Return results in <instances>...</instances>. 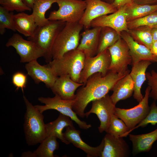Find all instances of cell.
<instances>
[{"mask_svg":"<svg viewBox=\"0 0 157 157\" xmlns=\"http://www.w3.org/2000/svg\"><path fill=\"white\" fill-rule=\"evenodd\" d=\"M143 26L151 28L157 27V10L143 17L127 22L129 29Z\"/></svg>","mask_w":157,"mask_h":157,"instance_id":"obj_32","label":"cell"},{"mask_svg":"<svg viewBox=\"0 0 157 157\" xmlns=\"http://www.w3.org/2000/svg\"><path fill=\"white\" fill-rule=\"evenodd\" d=\"M102 1L105 2L106 3L112 4L115 0H101Z\"/></svg>","mask_w":157,"mask_h":157,"instance_id":"obj_44","label":"cell"},{"mask_svg":"<svg viewBox=\"0 0 157 157\" xmlns=\"http://www.w3.org/2000/svg\"><path fill=\"white\" fill-rule=\"evenodd\" d=\"M151 88L148 86L145 91L142 99L137 106L130 109L116 108L114 114L122 120L130 130L123 137H126L129 132L144 119L147 115L150 110L148 101Z\"/></svg>","mask_w":157,"mask_h":157,"instance_id":"obj_7","label":"cell"},{"mask_svg":"<svg viewBox=\"0 0 157 157\" xmlns=\"http://www.w3.org/2000/svg\"><path fill=\"white\" fill-rule=\"evenodd\" d=\"M55 136L47 137L33 152V157H54L53 152L59 148V144Z\"/></svg>","mask_w":157,"mask_h":157,"instance_id":"obj_29","label":"cell"},{"mask_svg":"<svg viewBox=\"0 0 157 157\" xmlns=\"http://www.w3.org/2000/svg\"><path fill=\"white\" fill-rule=\"evenodd\" d=\"M149 124L154 126L157 124V106L155 101L151 104L150 112L146 117L131 130L129 133L136 129L140 127H144Z\"/></svg>","mask_w":157,"mask_h":157,"instance_id":"obj_35","label":"cell"},{"mask_svg":"<svg viewBox=\"0 0 157 157\" xmlns=\"http://www.w3.org/2000/svg\"><path fill=\"white\" fill-rule=\"evenodd\" d=\"M132 143V153L134 156L142 152L149 151L157 140V128L151 132L138 135L129 134Z\"/></svg>","mask_w":157,"mask_h":157,"instance_id":"obj_23","label":"cell"},{"mask_svg":"<svg viewBox=\"0 0 157 157\" xmlns=\"http://www.w3.org/2000/svg\"><path fill=\"white\" fill-rule=\"evenodd\" d=\"M59 8L51 11L48 19L66 22H79L86 8V4L83 0H56Z\"/></svg>","mask_w":157,"mask_h":157,"instance_id":"obj_8","label":"cell"},{"mask_svg":"<svg viewBox=\"0 0 157 157\" xmlns=\"http://www.w3.org/2000/svg\"><path fill=\"white\" fill-rule=\"evenodd\" d=\"M149 61H141L132 65L129 74L134 83V98L138 102L143 99L141 92L142 85L146 79V71L151 64Z\"/></svg>","mask_w":157,"mask_h":157,"instance_id":"obj_21","label":"cell"},{"mask_svg":"<svg viewBox=\"0 0 157 157\" xmlns=\"http://www.w3.org/2000/svg\"><path fill=\"white\" fill-rule=\"evenodd\" d=\"M151 33L153 41L157 40V27L152 28Z\"/></svg>","mask_w":157,"mask_h":157,"instance_id":"obj_42","label":"cell"},{"mask_svg":"<svg viewBox=\"0 0 157 157\" xmlns=\"http://www.w3.org/2000/svg\"><path fill=\"white\" fill-rule=\"evenodd\" d=\"M21 156V157H33V152H32L30 151L24 152L22 154Z\"/></svg>","mask_w":157,"mask_h":157,"instance_id":"obj_43","label":"cell"},{"mask_svg":"<svg viewBox=\"0 0 157 157\" xmlns=\"http://www.w3.org/2000/svg\"><path fill=\"white\" fill-rule=\"evenodd\" d=\"M26 106L24 129L26 142L28 146L40 143L46 137L45 124L42 113L36 109L24 95Z\"/></svg>","mask_w":157,"mask_h":157,"instance_id":"obj_3","label":"cell"},{"mask_svg":"<svg viewBox=\"0 0 157 157\" xmlns=\"http://www.w3.org/2000/svg\"><path fill=\"white\" fill-rule=\"evenodd\" d=\"M101 28L85 29L81 33V38L77 49L82 51L85 56L93 57L97 54Z\"/></svg>","mask_w":157,"mask_h":157,"instance_id":"obj_19","label":"cell"},{"mask_svg":"<svg viewBox=\"0 0 157 157\" xmlns=\"http://www.w3.org/2000/svg\"><path fill=\"white\" fill-rule=\"evenodd\" d=\"M0 4L10 12L15 10L22 12L31 11L32 9L28 7L23 0H0Z\"/></svg>","mask_w":157,"mask_h":157,"instance_id":"obj_34","label":"cell"},{"mask_svg":"<svg viewBox=\"0 0 157 157\" xmlns=\"http://www.w3.org/2000/svg\"><path fill=\"white\" fill-rule=\"evenodd\" d=\"M23 1L28 7L32 9L35 0H23Z\"/></svg>","mask_w":157,"mask_h":157,"instance_id":"obj_41","label":"cell"},{"mask_svg":"<svg viewBox=\"0 0 157 157\" xmlns=\"http://www.w3.org/2000/svg\"><path fill=\"white\" fill-rule=\"evenodd\" d=\"M66 23L61 21L50 20L45 25L38 26L33 36L27 38L43 50L44 53L43 57L47 63L53 60L51 50L53 43Z\"/></svg>","mask_w":157,"mask_h":157,"instance_id":"obj_5","label":"cell"},{"mask_svg":"<svg viewBox=\"0 0 157 157\" xmlns=\"http://www.w3.org/2000/svg\"><path fill=\"white\" fill-rule=\"evenodd\" d=\"M12 47L20 57L21 63H28L44 56V51L34 42L24 39L20 35L14 34L6 44Z\"/></svg>","mask_w":157,"mask_h":157,"instance_id":"obj_10","label":"cell"},{"mask_svg":"<svg viewBox=\"0 0 157 157\" xmlns=\"http://www.w3.org/2000/svg\"><path fill=\"white\" fill-rule=\"evenodd\" d=\"M54 3L56 0H35L32 14L37 26L44 25L49 22L48 18L45 17V13Z\"/></svg>","mask_w":157,"mask_h":157,"instance_id":"obj_27","label":"cell"},{"mask_svg":"<svg viewBox=\"0 0 157 157\" xmlns=\"http://www.w3.org/2000/svg\"><path fill=\"white\" fill-rule=\"evenodd\" d=\"M146 76L148 84L151 88L149 97L156 101H157V73L153 69L151 73L146 72Z\"/></svg>","mask_w":157,"mask_h":157,"instance_id":"obj_36","label":"cell"},{"mask_svg":"<svg viewBox=\"0 0 157 157\" xmlns=\"http://www.w3.org/2000/svg\"><path fill=\"white\" fill-rule=\"evenodd\" d=\"M121 37L115 30L109 27H101L97 54L113 45Z\"/></svg>","mask_w":157,"mask_h":157,"instance_id":"obj_28","label":"cell"},{"mask_svg":"<svg viewBox=\"0 0 157 157\" xmlns=\"http://www.w3.org/2000/svg\"><path fill=\"white\" fill-rule=\"evenodd\" d=\"M111 62V56L108 49L94 57L85 56L84 67L81 73L78 83L84 85L88 78L97 73L106 76L109 72Z\"/></svg>","mask_w":157,"mask_h":157,"instance_id":"obj_9","label":"cell"},{"mask_svg":"<svg viewBox=\"0 0 157 157\" xmlns=\"http://www.w3.org/2000/svg\"><path fill=\"white\" fill-rule=\"evenodd\" d=\"M129 73L119 74L109 71L105 76L100 73L92 74L77 91L73 110L79 116L84 118L85 110L90 102L105 96L119 80Z\"/></svg>","mask_w":157,"mask_h":157,"instance_id":"obj_1","label":"cell"},{"mask_svg":"<svg viewBox=\"0 0 157 157\" xmlns=\"http://www.w3.org/2000/svg\"><path fill=\"white\" fill-rule=\"evenodd\" d=\"M151 29L147 26H141L129 29L127 32L135 41L150 49L153 42Z\"/></svg>","mask_w":157,"mask_h":157,"instance_id":"obj_30","label":"cell"},{"mask_svg":"<svg viewBox=\"0 0 157 157\" xmlns=\"http://www.w3.org/2000/svg\"><path fill=\"white\" fill-rule=\"evenodd\" d=\"M120 36L129 47L132 66L141 61L157 63V57L152 53L150 49L135 41L127 32H121Z\"/></svg>","mask_w":157,"mask_h":157,"instance_id":"obj_16","label":"cell"},{"mask_svg":"<svg viewBox=\"0 0 157 157\" xmlns=\"http://www.w3.org/2000/svg\"><path fill=\"white\" fill-rule=\"evenodd\" d=\"M126 5L110 14L104 15L94 19L91 22V27H109L120 35L123 31L128 32L129 29L126 19Z\"/></svg>","mask_w":157,"mask_h":157,"instance_id":"obj_14","label":"cell"},{"mask_svg":"<svg viewBox=\"0 0 157 157\" xmlns=\"http://www.w3.org/2000/svg\"><path fill=\"white\" fill-rule=\"evenodd\" d=\"M104 147L101 157H127L130 150L123 137H115L107 133L103 138Z\"/></svg>","mask_w":157,"mask_h":157,"instance_id":"obj_17","label":"cell"},{"mask_svg":"<svg viewBox=\"0 0 157 157\" xmlns=\"http://www.w3.org/2000/svg\"><path fill=\"white\" fill-rule=\"evenodd\" d=\"M116 108L110 96L107 94L101 98L92 101L91 108L89 111L85 113V116L88 117L91 113L96 114L100 122L99 131L100 133H102L106 131Z\"/></svg>","mask_w":157,"mask_h":157,"instance_id":"obj_12","label":"cell"},{"mask_svg":"<svg viewBox=\"0 0 157 157\" xmlns=\"http://www.w3.org/2000/svg\"><path fill=\"white\" fill-rule=\"evenodd\" d=\"M107 49L111 57L109 71L119 74L130 72L128 67L132 64V59L129 47L124 40L121 37Z\"/></svg>","mask_w":157,"mask_h":157,"instance_id":"obj_11","label":"cell"},{"mask_svg":"<svg viewBox=\"0 0 157 157\" xmlns=\"http://www.w3.org/2000/svg\"><path fill=\"white\" fill-rule=\"evenodd\" d=\"M13 12L8 10L3 7L0 6V34L3 35L6 29H10L14 31H16L15 29Z\"/></svg>","mask_w":157,"mask_h":157,"instance_id":"obj_33","label":"cell"},{"mask_svg":"<svg viewBox=\"0 0 157 157\" xmlns=\"http://www.w3.org/2000/svg\"><path fill=\"white\" fill-rule=\"evenodd\" d=\"M84 84L73 81L68 76L58 77L53 86L50 89L55 95L65 100L74 99L76 89Z\"/></svg>","mask_w":157,"mask_h":157,"instance_id":"obj_20","label":"cell"},{"mask_svg":"<svg viewBox=\"0 0 157 157\" xmlns=\"http://www.w3.org/2000/svg\"><path fill=\"white\" fill-rule=\"evenodd\" d=\"M119 118L115 114H113L106 131L107 133L116 138L123 137L130 130L124 122Z\"/></svg>","mask_w":157,"mask_h":157,"instance_id":"obj_31","label":"cell"},{"mask_svg":"<svg viewBox=\"0 0 157 157\" xmlns=\"http://www.w3.org/2000/svg\"><path fill=\"white\" fill-rule=\"evenodd\" d=\"M133 2L141 4H157V0H132Z\"/></svg>","mask_w":157,"mask_h":157,"instance_id":"obj_39","label":"cell"},{"mask_svg":"<svg viewBox=\"0 0 157 157\" xmlns=\"http://www.w3.org/2000/svg\"><path fill=\"white\" fill-rule=\"evenodd\" d=\"M85 58V54L76 49L67 52L60 58L53 59L47 64L56 76H68L78 83Z\"/></svg>","mask_w":157,"mask_h":157,"instance_id":"obj_2","label":"cell"},{"mask_svg":"<svg viewBox=\"0 0 157 157\" xmlns=\"http://www.w3.org/2000/svg\"><path fill=\"white\" fill-rule=\"evenodd\" d=\"M64 136L70 143H72L76 147L83 151L88 157H101L104 147L103 139L100 144L96 147L90 146L81 139L80 131L76 129L74 126H67L65 128Z\"/></svg>","mask_w":157,"mask_h":157,"instance_id":"obj_18","label":"cell"},{"mask_svg":"<svg viewBox=\"0 0 157 157\" xmlns=\"http://www.w3.org/2000/svg\"><path fill=\"white\" fill-rule=\"evenodd\" d=\"M27 81V75L20 72L15 73L12 77V82L13 85L16 88V90H18L20 88L23 92L24 89L26 86Z\"/></svg>","mask_w":157,"mask_h":157,"instance_id":"obj_37","label":"cell"},{"mask_svg":"<svg viewBox=\"0 0 157 157\" xmlns=\"http://www.w3.org/2000/svg\"><path fill=\"white\" fill-rule=\"evenodd\" d=\"M132 0H115L112 3L117 9L133 2Z\"/></svg>","mask_w":157,"mask_h":157,"instance_id":"obj_38","label":"cell"},{"mask_svg":"<svg viewBox=\"0 0 157 157\" xmlns=\"http://www.w3.org/2000/svg\"><path fill=\"white\" fill-rule=\"evenodd\" d=\"M110 96L113 103L115 105L119 101L131 97L134 90V83L129 73L119 80L115 85Z\"/></svg>","mask_w":157,"mask_h":157,"instance_id":"obj_22","label":"cell"},{"mask_svg":"<svg viewBox=\"0 0 157 157\" xmlns=\"http://www.w3.org/2000/svg\"><path fill=\"white\" fill-rule=\"evenodd\" d=\"M83 28L79 22L66 23L53 43L51 50L53 59L60 58L67 52L77 48Z\"/></svg>","mask_w":157,"mask_h":157,"instance_id":"obj_4","label":"cell"},{"mask_svg":"<svg viewBox=\"0 0 157 157\" xmlns=\"http://www.w3.org/2000/svg\"><path fill=\"white\" fill-rule=\"evenodd\" d=\"M13 17L16 31L26 37L33 36L37 26L32 14L22 12L13 14Z\"/></svg>","mask_w":157,"mask_h":157,"instance_id":"obj_25","label":"cell"},{"mask_svg":"<svg viewBox=\"0 0 157 157\" xmlns=\"http://www.w3.org/2000/svg\"><path fill=\"white\" fill-rule=\"evenodd\" d=\"M67 126H74L71 119L69 117L60 113L55 120L45 124L46 137L51 135L55 136L67 144L70 143L64 136L63 129Z\"/></svg>","mask_w":157,"mask_h":157,"instance_id":"obj_24","label":"cell"},{"mask_svg":"<svg viewBox=\"0 0 157 157\" xmlns=\"http://www.w3.org/2000/svg\"><path fill=\"white\" fill-rule=\"evenodd\" d=\"M38 100L44 105H35V107L41 113L47 110H56L60 113L69 117L72 120L77 124L80 128L88 129L91 127L90 124H88L84 121L80 120L76 113L72 109L74 99L65 100L57 95L53 97H40Z\"/></svg>","mask_w":157,"mask_h":157,"instance_id":"obj_6","label":"cell"},{"mask_svg":"<svg viewBox=\"0 0 157 157\" xmlns=\"http://www.w3.org/2000/svg\"><path fill=\"white\" fill-rule=\"evenodd\" d=\"M157 10V4H141L133 2L126 5L127 22L144 17Z\"/></svg>","mask_w":157,"mask_h":157,"instance_id":"obj_26","label":"cell"},{"mask_svg":"<svg viewBox=\"0 0 157 157\" xmlns=\"http://www.w3.org/2000/svg\"><path fill=\"white\" fill-rule=\"evenodd\" d=\"M25 67L27 75L32 78L35 83L43 82L48 88H51L53 86L58 77L47 64L41 65L37 60L27 63Z\"/></svg>","mask_w":157,"mask_h":157,"instance_id":"obj_15","label":"cell"},{"mask_svg":"<svg viewBox=\"0 0 157 157\" xmlns=\"http://www.w3.org/2000/svg\"><path fill=\"white\" fill-rule=\"evenodd\" d=\"M150 49L152 53L157 57V40L153 41Z\"/></svg>","mask_w":157,"mask_h":157,"instance_id":"obj_40","label":"cell"},{"mask_svg":"<svg viewBox=\"0 0 157 157\" xmlns=\"http://www.w3.org/2000/svg\"><path fill=\"white\" fill-rule=\"evenodd\" d=\"M86 8L79 23L85 29L90 28L94 19L103 15L113 13L117 10L112 4L101 0H85Z\"/></svg>","mask_w":157,"mask_h":157,"instance_id":"obj_13","label":"cell"}]
</instances>
